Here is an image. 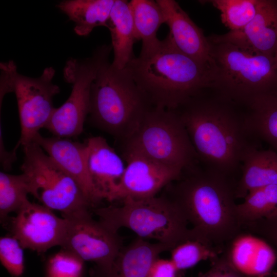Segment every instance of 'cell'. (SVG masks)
Returning <instances> with one entry per match:
<instances>
[{
    "label": "cell",
    "instance_id": "6",
    "mask_svg": "<svg viewBox=\"0 0 277 277\" xmlns=\"http://www.w3.org/2000/svg\"><path fill=\"white\" fill-rule=\"evenodd\" d=\"M122 202L120 206L95 209L94 213L115 231L127 228L140 238L154 240L173 248L184 241L197 240L179 208L163 194L142 199L128 197Z\"/></svg>",
    "mask_w": 277,
    "mask_h": 277
},
{
    "label": "cell",
    "instance_id": "7",
    "mask_svg": "<svg viewBox=\"0 0 277 277\" xmlns=\"http://www.w3.org/2000/svg\"><path fill=\"white\" fill-rule=\"evenodd\" d=\"M123 144V152L136 153L183 170L199 163L176 110L152 107L135 132Z\"/></svg>",
    "mask_w": 277,
    "mask_h": 277
},
{
    "label": "cell",
    "instance_id": "18",
    "mask_svg": "<svg viewBox=\"0 0 277 277\" xmlns=\"http://www.w3.org/2000/svg\"><path fill=\"white\" fill-rule=\"evenodd\" d=\"M173 247L168 244L150 243L137 237L123 246L111 264L105 268H94L89 277H148L154 261Z\"/></svg>",
    "mask_w": 277,
    "mask_h": 277
},
{
    "label": "cell",
    "instance_id": "22",
    "mask_svg": "<svg viewBox=\"0 0 277 277\" xmlns=\"http://www.w3.org/2000/svg\"><path fill=\"white\" fill-rule=\"evenodd\" d=\"M115 0H66L57 7L75 24L74 30L87 36L98 26H107Z\"/></svg>",
    "mask_w": 277,
    "mask_h": 277
},
{
    "label": "cell",
    "instance_id": "13",
    "mask_svg": "<svg viewBox=\"0 0 277 277\" xmlns=\"http://www.w3.org/2000/svg\"><path fill=\"white\" fill-rule=\"evenodd\" d=\"M122 157L126 162V168L112 202L128 197L142 199L155 196L179 179L183 171L134 152H123Z\"/></svg>",
    "mask_w": 277,
    "mask_h": 277
},
{
    "label": "cell",
    "instance_id": "30",
    "mask_svg": "<svg viewBox=\"0 0 277 277\" xmlns=\"http://www.w3.org/2000/svg\"><path fill=\"white\" fill-rule=\"evenodd\" d=\"M84 262L73 253L64 249L49 259L47 264L48 277H80Z\"/></svg>",
    "mask_w": 277,
    "mask_h": 277
},
{
    "label": "cell",
    "instance_id": "24",
    "mask_svg": "<svg viewBox=\"0 0 277 277\" xmlns=\"http://www.w3.org/2000/svg\"><path fill=\"white\" fill-rule=\"evenodd\" d=\"M133 16L136 40L142 42L140 54L145 53L159 44L156 33L165 23L162 10L152 0H132L129 2Z\"/></svg>",
    "mask_w": 277,
    "mask_h": 277
},
{
    "label": "cell",
    "instance_id": "17",
    "mask_svg": "<svg viewBox=\"0 0 277 277\" xmlns=\"http://www.w3.org/2000/svg\"><path fill=\"white\" fill-rule=\"evenodd\" d=\"M50 157L78 184L91 206L100 201L91 182L87 167L86 143L67 138L44 137L39 133L34 138Z\"/></svg>",
    "mask_w": 277,
    "mask_h": 277
},
{
    "label": "cell",
    "instance_id": "14",
    "mask_svg": "<svg viewBox=\"0 0 277 277\" xmlns=\"http://www.w3.org/2000/svg\"><path fill=\"white\" fill-rule=\"evenodd\" d=\"M207 38L212 42L227 43L252 53L273 57L277 44V0H263L255 17L242 29Z\"/></svg>",
    "mask_w": 277,
    "mask_h": 277
},
{
    "label": "cell",
    "instance_id": "8",
    "mask_svg": "<svg viewBox=\"0 0 277 277\" xmlns=\"http://www.w3.org/2000/svg\"><path fill=\"white\" fill-rule=\"evenodd\" d=\"M0 67L1 101L9 92H13L17 100L21 129L15 146L18 148L33 142L45 128L55 109L53 98L60 89L53 82L55 70L52 67L46 68L35 78L19 73L13 61L1 63Z\"/></svg>",
    "mask_w": 277,
    "mask_h": 277
},
{
    "label": "cell",
    "instance_id": "12",
    "mask_svg": "<svg viewBox=\"0 0 277 277\" xmlns=\"http://www.w3.org/2000/svg\"><path fill=\"white\" fill-rule=\"evenodd\" d=\"M67 226L66 218L60 217L51 209L29 200L10 221L12 235L23 248L38 253L62 246Z\"/></svg>",
    "mask_w": 277,
    "mask_h": 277
},
{
    "label": "cell",
    "instance_id": "36",
    "mask_svg": "<svg viewBox=\"0 0 277 277\" xmlns=\"http://www.w3.org/2000/svg\"><path fill=\"white\" fill-rule=\"evenodd\" d=\"M265 277H276L275 273L274 271H272L271 273H270L267 275L265 276Z\"/></svg>",
    "mask_w": 277,
    "mask_h": 277
},
{
    "label": "cell",
    "instance_id": "31",
    "mask_svg": "<svg viewBox=\"0 0 277 277\" xmlns=\"http://www.w3.org/2000/svg\"><path fill=\"white\" fill-rule=\"evenodd\" d=\"M264 240L271 247L277 258V216L246 223L243 229Z\"/></svg>",
    "mask_w": 277,
    "mask_h": 277
},
{
    "label": "cell",
    "instance_id": "35",
    "mask_svg": "<svg viewBox=\"0 0 277 277\" xmlns=\"http://www.w3.org/2000/svg\"><path fill=\"white\" fill-rule=\"evenodd\" d=\"M273 58L274 67L275 69L277 70V44H276L275 52L273 56Z\"/></svg>",
    "mask_w": 277,
    "mask_h": 277
},
{
    "label": "cell",
    "instance_id": "28",
    "mask_svg": "<svg viewBox=\"0 0 277 277\" xmlns=\"http://www.w3.org/2000/svg\"><path fill=\"white\" fill-rule=\"evenodd\" d=\"M221 251L203 241L188 239L180 243L170 250V259L179 271L192 267L203 260L214 261Z\"/></svg>",
    "mask_w": 277,
    "mask_h": 277
},
{
    "label": "cell",
    "instance_id": "37",
    "mask_svg": "<svg viewBox=\"0 0 277 277\" xmlns=\"http://www.w3.org/2000/svg\"><path fill=\"white\" fill-rule=\"evenodd\" d=\"M276 276L277 277V272H274Z\"/></svg>",
    "mask_w": 277,
    "mask_h": 277
},
{
    "label": "cell",
    "instance_id": "15",
    "mask_svg": "<svg viewBox=\"0 0 277 277\" xmlns=\"http://www.w3.org/2000/svg\"><path fill=\"white\" fill-rule=\"evenodd\" d=\"M85 143L88 172L95 194L100 201L112 202L125 170L124 159L102 136L90 137Z\"/></svg>",
    "mask_w": 277,
    "mask_h": 277
},
{
    "label": "cell",
    "instance_id": "16",
    "mask_svg": "<svg viewBox=\"0 0 277 277\" xmlns=\"http://www.w3.org/2000/svg\"><path fill=\"white\" fill-rule=\"evenodd\" d=\"M163 12L169 35L182 52L212 69L211 46L207 36L173 0H157Z\"/></svg>",
    "mask_w": 277,
    "mask_h": 277
},
{
    "label": "cell",
    "instance_id": "20",
    "mask_svg": "<svg viewBox=\"0 0 277 277\" xmlns=\"http://www.w3.org/2000/svg\"><path fill=\"white\" fill-rule=\"evenodd\" d=\"M270 185H277V152L255 149L243 161L236 197L243 199L251 191Z\"/></svg>",
    "mask_w": 277,
    "mask_h": 277
},
{
    "label": "cell",
    "instance_id": "10",
    "mask_svg": "<svg viewBox=\"0 0 277 277\" xmlns=\"http://www.w3.org/2000/svg\"><path fill=\"white\" fill-rule=\"evenodd\" d=\"M112 46L103 45L90 57L71 58L64 68V77L71 84L72 90L67 100L55 108L45 128L54 136L68 138L80 135L89 114L90 90L102 65L109 59Z\"/></svg>",
    "mask_w": 277,
    "mask_h": 277
},
{
    "label": "cell",
    "instance_id": "29",
    "mask_svg": "<svg viewBox=\"0 0 277 277\" xmlns=\"http://www.w3.org/2000/svg\"><path fill=\"white\" fill-rule=\"evenodd\" d=\"M23 248L14 236L0 239V260L3 266L13 276H21L24 270Z\"/></svg>",
    "mask_w": 277,
    "mask_h": 277
},
{
    "label": "cell",
    "instance_id": "26",
    "mask_svg": "<svg viewBox=\"0 0 277 277\" xmlns=\"http://www.w3.org/2000/svg\"><path fill=\"white\" fill-rule=\"evenodd\" d=\"M31 193V183L26 174H11L1 171V222H6L10 213L17 212L29 201L27 196Z\"/></svg>",
    "mask_w": 277,
    "mask_h": 277
},
{
    "label": "cell",
    "instance_id": "33",
    "mask_svg": "<svg viewBox=\"0 0 277 277\" xmlns=\"http://www.w3.org/2000/svg\"><path fill=\"white\" fill-rule=\"evenodd\" d=\"M177 271L170 259L158 258L153 263L148 277H176Z\"/></svg>",
    "mask_w": 277,
    "mask_h": 277
},
{
    "label": "cell",
    "instance_id": "5",
    "mask_svg": "<svg viewBox=\"0 0 277 277\" xmlns=\"http://www.w3.org/2000/svg\"><path fill=\"white\" fill-rule=\"evenodd\" d=\"M209 42L213 63L210 90L214 93L246 108L256 97L277 90L273 57L227 43Z\"/></svg>",
    "mask_w": 277,
    "mask_h": 277
},
{
    "label": "cell",
    "instance_id": "25",
    "mask_svg": "<svg viewBox=\"0 0 277 277\" xmlns=\"http://www.w3.org/2000/svg\"><path fill=\"white\" fill-rule=\"evenodd\" d=\"M243 200L237 205L242 227L247 223L277 216V185H270L251 191Z\"/></svg>",
    "mask_w": 277,
    "mask_h": 277
},
{
    "label": "cell",
    "instance_id": "1",
    "mask_svg": "<svg viewBox=\"0 0 277 277\" xmlns=\"http://www.w3.org/2000/svg\"><path fill=\"white\" fill-rule=\"evenodd\" d=\"M207 90L176 110L200 164L238 181L243 161L261 142L249 128L241 107Z\"/></svg>",
    "mask_w": 277,
    "mask_h": 277
},
{
    "label": "cell",
    "instance_id": "11",
    "mask_svg": "<svg viewBox=\"0 0 277 277\" xmlns=\"http://www.w3.org/2000/svg\"><path fill=\"white\" fill-rule=\"evenodd\" d=\"M67 226L62 247L101 269L109 265L123 247L115 231L100 220L93 219L89 211L63 217Z\"/></svg>",
    "mask_w": 277,
    "mask_h": 277
},
{
    "label": "cell",
    "instance_id": "19",
    "mask_svg": "<svg viewBox=\"0 0 277 277\" xmlns=\"http://www.w3.org/2000/svg\"><path fill=\"white\" fill-rule=\"evenodd\" d=\"M223 252L230 264L248 277H265L272 271L277 260L271 247L261 238L240 232Z\"/></svg>",
    "mask_w": 277,
    "mask_h": 277
},
{
    "label": "cell",
    "instance_id": "4",
    "mask_svg": "<svg viewBox=\"0 0 277 277\" xmlns=\"http://www.w3.org/2000/svg\"><path fill=\"white\" fill-rule=\"evenodd\" d=\"M152 107L127 67L118 69L109 60L102 65L90 97L89 115L97 128L123 142Z\"/></svg>",
    "mask_w": 277,
    "mask_h": 277
},
{
    "label": "cell",
    "instance_id": "2",
    "mask_svg": "<svg viewBox=\"0 0 277 277\" xmlns=\"http://www.w3.org/2000/svg\"><path fill=\"white\" fill-rule=\"evenodd\" d=\"M199 164L183 170L163 194L179 208L196 239L224 250L243 229L235 202L238 181Z\"/></svg>",
    "mask_w": 277,
    "mask_h": 277
},
{
    "label": "cell",
    "instance_id": "23",
    "mask_svg": "<svg viewBox=\"0 0 277 277\" xmlns=\"http://www.w3.org/2000/svg\"><path fill=\"white\" fill-rule=\"evenodd\" d=\"M248 126L254 136L277 152V90L256 97L246 108Z\"/></svg>",
    "mask_w": 277,
    "mask_h": 277
},
{
    "label": "cell",
    "instance_id": "34",
    "mask_svg": "<svg viewBox=\"0 0 277 277\" xmlns=\"http://www.w3.org/2000/svg\"><path fill=\"white\" fill-rule=\"evenodd\" d=\"M17 148H14L11 151H7L5 147L2 133L0 134V155L1 164L4 170H9L11 169L12 164L15 162L16 157Z\"/></svg>",
    "mask_w": 277,
    "mask_h": 277
},
{
    "label": "cell",
    "instance_id": "9",
    "mask_svg": "<svg viewBox=\"0 0 277 277\" xmlns=\"http://www.w3.org/2000/svg\"><path fill=\"white\" fill-rule=\"evenodd\" d=\"M22 172L30 180L32 193L42 205L63 217L89 211L91 204L78 184L35 142L23 146Z\"/></svg>",
    "mask_w": 277,
    "mask_h": 277
},
{
    "label": "cell",
    "instance_id": "27",
    "mask_svg": "<svg viewBox=\"0 0 277 277\" xmlns=\"http://www.w3.org/2000/svg\"><path fill=\"white\" fill-rule=\"evenodd\" d=\"M263 0L207 1L219 10L222 22L231 31L244 28L255 17Z\"/></svg>",
    "mask_w": 277,
    "mask_h": 277
},
{
    "label": "cell",
    "instance_id": "21",
    "mask_svg": "<svg viewBox=\"0 0 277 277\" xmlns=\"http://www.w3.org/2000/svg\"><path fill=\"white\" fill-rule=\"evenodd\" d=\"M106 27L111 34L114 53L111 64L118 69H124L135 57L133 48L136 38L129 2L115 0Z\"/></svg>",
    "mask_w": 277,
    "mask_h": 277
},
{
    "label": "cell",
    "instance_id": "32",
    "mask_svg": "<svg viewBox=\"0 0 277 277\" xmlns=\"http://www.w3.org/2000/svg\"><path fill=\"white\" fill-rule=\"evenodd\" d=\"M213 261L210 269L198 277H248L237 270L223 253Z\"/></svg>",
    "mask_w": 277,
    "mask_h": 277
},
{
    "label": "cell",
    "instance_id": "3",
    "mask_svg": "<svg viewBox=\"0 0 277 277\" xmlns=\"http://www.w3.org/2000/svg\"><path fill=\"white\" fill-rule=\"evenodd\" d=\"M126 67L153 107L176 110L211 86L212 69L179 50L169 34Z\"/></svg>",
    "mask_w": 277,
    "mask_h": 277
}]
</instances>
